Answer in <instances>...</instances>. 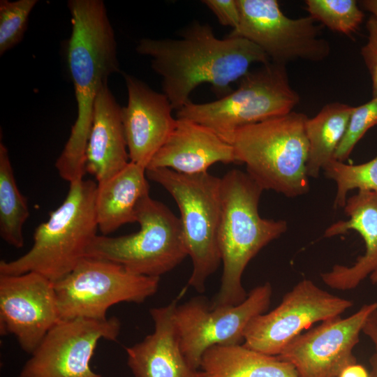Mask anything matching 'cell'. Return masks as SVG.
<instances>
[{
    "instance_id": "cell-1",
    "label": "cell",
    "mask_w": 377,
    "mask_h": 377,
    "mask_svg": "<svg viewBox=\"0 0 377 377\" xmlns=\"http://www.w3.org/2000/svg\"><path fill=\"white\" fill-rule=\"evenodd\" d=\"M136 51L151 58L153 70L163 79V94L173 110L187 104L200 84L209 83L224 96L230 84L243 77L255 63L270 59L256 45L240 36L217 38L212 27L195 22L182 33L181 39H141Z\"/></svg>"
},
{
    "instance_id": "cell-2",
    "label": "cell",
    "mask_w": 377,
    "mask_h": 377,
    "mask_svg": "<svg viewBox=\"0 0 377 377\" xmlns=\"http://www.w3.org/2000/svg\"><path fill=\"white\" fill-rule=\"evenodd\" d=\"M71 34L67 63L77 103V118L55 163L59 176L69 184L83 179L85 151L94 106L109 76L120 71L114 32L101 0H70Z\"/></svg>"
},
{
    "instance_id": "cell-3",
    "label": "cell",
    "mask_w": 377,
    "mask_h": 377,
    "mask_svg": "<svg viewBox=\"0 0 377 377\" xmlns=\"http://www.w3.org/2000/svg\"><path fill=\"white\" fill-rule=\"evenodd\" d=\"M263 191L247 172L239 170H231L221 178L218 245L223 269L212 308L235 306L245 300L248 295L242 283L245 268L262 249L287 230L286 221L260 216Z\"/></svg>"
},
{
    "instance_id": "cell-4",
    "label": "cell",
    "mask_w": 377,
    "mask_h": 377,
    "mask_svg": "<svg viewBox=\"0 0 377 377\" xmlns=\"http://www.w3.org/2000/svg\"><path fill=\"white\" fill-rule=\"evenodd\" d=\"M96 191L91 179L70 184L63 202L35 229L31 249L17 259L1 260L0 274L33 272L55 283L69 274L97 235Z\"/></svg>"
},
{
    "instance_id": "cell-5",
    "label": "cell",
    "mask_w": 377,
    "mask_h": 377,
    "mask_svg": "<svg viewBox=\"0 0 377 377\" xmlns=\"http://www.w3.org/2000/svg\"><path fill=\"white\" fill-rule=\"evenodd\" d=\"M308 118L292 111L240 128L232 136L235 161L245 164L248 175L263 191L288 198L308 193Z\"/></svg>"
},
{
    "instance_id": "cell-6",
    "label": "cell",
    "mask_w": 377,
    "mask_h": 377,
    "mask_svg": "<svg viewBox=\"0 0 377 377\" xmlns=\"http://www.w3.org/2000/svg\"><path fill=\"white\" fill-rule=\"evenodd\" d=\"M146 174L172 196L179 207L184 239L193 264L188 285L203 293L207 279L221 262L218 245L221 178L208 172L184 175L168 168L147 169Z\"/></svg>"
},
{
    "instance_id": "cell-7",
    "label": "cell",
    "mask_w": 377,
    "mask_h": 377,
    "mask_svg": "<svg viewBox=\"0 0 377 377\" xmlns=\"http://www.w3.org/2000/svg\"><path fill=\"white\" fill-rule=\"evenodd\" d=\"M239 80L236 90L220 99L204 103L189 101L177 110V118L207 126L230 143L239 128L288 114L300 102L285 65L269 62L249 71Z\"/></svg>"
},
{
    "instance_id": "cell-8",
    "label": "cell",
    "mask_w": 377,
    "mask_h": 377,
    "mask_svg": "<svg viewBox=\"0 0 377 377\" xmlns=\"http://www.w3.org/2000/svg\"><path fill=\"white\" fill-rule=\"evenodd\" d=\"M136 217L138 232L118 237L96 235L85 257L117 263L138 275L160 278L188 256L180 219L149 194L140 200Z\"/></svg>"
},
{
    "instance_id": "cell-9",
    "label": "cell",
    "mask_w": 377,
    "mask_h": 377,
    "mask_svg": "<svg viewBox=\"0 0 377 377\" xmlns=\"http://www.w3.org/2000/svg\"><path fill=\"white\" fill-rule=\"evenodd\" d=\"M160 278L134 274L117 263L84 257L54 283L61 319L107 318L121 302L142 303L158 290Z\"/></svg>"
},
{
    "instance_id": "cell-10",
    "label": "cell",
    "mask_w": 377,
    "mask_h": 377,
    "mask_svg": "<svg viewBox=\"0 0 377 377\" xmlns=\"http://www.w3.org/2000/svg\"><path fill=\"white\" fill-rule=\"evenodd\" d=\"M272 294V286L267 282L254 288L235 306L212 308L202 297L177 305L173 318L188 364L198 371L202 357L210 347L241 344L247 325L255 316L265 313Z\"/></svg>"
},
{
    "instance_id": "cell-11",
    "label": "cell",
    "mask_w": 377,
    "mask_h": 377,
    "mask_svg": "<svg viewBox=\"0 0 377 377\" xmlns=\"http://www.w3.org/2000/svg\"><path fill=\"white\" fill-rule=\"evenodd\" d=\"M240 21L229 35L240 36L259 47L271 62L286 65L296 60L320 61L330 53L322 27L309 15L290 18L276 0H237Z\"/></svg>"
},
{
    "instance_id": "cell-12",
    "label": "cell",
    "mask_w": 377,
    "mask_h": 377,
    "mask_svg": "<svg viewBox=\"0 0 377 377\" xmlns=\"http://www.w3.org/2000/svg\"><path fill=\"white\" fill-rule=\"evenodd\" d=\"M353 305L351 300L324 290L309 279H303L272 311L251 320L244 331L243 344L277 356L304 330L341 316Z\"/></svg>"
},
{
    "instance_id": "cell-13",
    "label": "cell",
    "mask_w": 377,
    "mask_h": 377,
    "mask_svg": "<svg viewBox=\"0 0 377 377\" xmlns=\"http://www.w3.org/2000/svg\"><path fill=\"white\" fill-rule=\"evenodd\" d=\"M120 320L74 318L60 319L30 354L17 377H101L90 366L101 339L116 341Z\"/></svg>"
},
{
    "instance_id": "cell-14",
    "label": "cell",
    "mask_w": 377,
    "mask_h": 377,
    "mask_svg": "<svg viewBox=\"0 0 377 377\" xmlns=\"http://www.w3.org/2000/svg\"><path fill=\"white\" fill-rule=\"evenodd\" d=\"M376 309L377 302L363 305L347 318L324 320L295 337L277 356L290 363L299 377H338L356 363L353 349L367 318Z\"/></svg>"
},
{
    "instance_id": "cell-15",
    "label": "cell",
    "mask_w": 377,
    "mask_h": 377,
    "mask_svg": "<svg viewBox=\"0 0 377 377\" xmlns=\"http://www.w3.org/2000/svg\"><path fill=\"white\" fill-rule=\"evenodd\" d=\"M61 319L54 283L36 272L0 274V333L31 354Z\"/></svg>"
},
{
    "instance_id": "cell-16",
    "label": "cell",
    "mask_w": 377,
    "mask_h": 377,
    "mask_svg": "<svg viewBox=\"0 0 377 377\" xmlns=\"http://www.w3.org/2000/svg\"><path fill=\"white\" fill-rule=\"evenodd\" d=\"M124 79L128 103L121 108V117L129 159L147 170L175 128L177 119L163 93L132 75L124 74Z\"/></svg>"
},
{
    "instance_id": "cell-17",
    "label": "cell",
    "mask_w": 377,
    "mask_h": 377,
    "mask_svg": "<svg viewBox=\"0 0 377 377\" xmlns=\"http://www.w3.org/2000/svg\"><path fill=\"white\" fill-rule=\"evenodd\" d=\"M233 147L210 128L195 121L177 119L170 135L147 169L168 168L184 175L207 172L216 163H235Z\"/></svg>"
},
{
    "instance_id": "cell-18",
    "label": "cell",
    "mask_w": 377,
    "mask_h": 377,
    "mask_svg": "<svg viewBox=\"0 0 377 377\" xmlns=\"http://www.w3.org/2000/svg\"><path fill=\"white\" fill-rule=\"evenodd\" d=\"M343 208L349 219L332 223L325 230L324 237H332L355 230L364 242L365 252L352 266L336 265L320 276L327 286L348 290L354 289L377 272V193L358 191L347 199Z\"/></svg>"
},
{
    "instance_id": "cell-19",
    "label": "cell",
    "mask_w": 377,
    "mask_h": 377,
    "mask_svg": "<svg viewBox=\"0 0 377 377\" xmlns=\"http://www.w3.org/2000/svg\"><path fill=\"white\" fill-rule=\"evenodd\" d=\"M177 305L175 300L151 309L153 332L125 348L134 377H198V371L188 364L180 347L173 318Z\"/></svg>"
},
{
    "instance_id": "cell-20",
    "label": "cell",
    "mask_w": 377,
    "mask_h": 377,
    "mask_svg": "<svg viewBox=\"0 0 377 377\" xmlns=\"http://www.w3.org/2000/svg\"><path fill=\"white\" fill-rule=\"evenodd\" d=\"M121 108L104 84L96 98L85 151V170L97 184L108 180L130 162Z\"/></svg>"
},
{
    "instance_id": "cell-21",
    "label": "cell",
    "mask_w": 377,
    "mask_h": 377,
    "mask_svg": "<svg viewBox=\"0 0 377 377\" xmlns=\"http://www.w3.org/2000/svg\"><path fill=\"white\" fill-rule=\"evenodd\" d=\"M148 194L146 169L131 161L108 180L97 184L95 209L102 235H108L125 224L137 222V206Z\"/></svg>"
},
{
    "instance_id": "cell-22",
    "label": "cell",
    "mask_w": 377,
    "mask_h": 377,
    "mask_svg": "<svg viewBox=\"0 0 377 377\" xmlns=\"http://www.w3.org/2000/svg\"><path fill=\"white\" fill-rule=\"evenodd\" d=\"M198 377H299L295 367L278 356L244 344L216 345L203 354Z\"/></svg>"
},
{
    "instance_id": "cell-23",
    "label": "cell",
    "mask_w": 377,
    "mask_h": 377,
    "mask_svg": "<svg viewBox=\"0 0 377 377\" xmlns=\"http://www.w3.org/2000/svg\"><path fill=\"white\" fill-rule=\"evenodd\" d=\"M353 109V106L346 103L333 102L323 106L313 117L307 119L305 128L309 142V177H318L320 170L334 158Z\"/></svg>"
},
{
    "instance_id": "cell-24",
    "label": "cell",
    "mask_w": 377,
    "mask_h": 377,
    "mask_svg": "<svg viewBox=\"0 0 377 377\" xmlns=\"http://www.w3.org/2000/svg\"><path fill=\"white\" fill-rule=\"evenodd\" d=\"M29 216L27 198L20 191L8 149L0 143V235L8 244L24 246L23 226Z\"/></svg>"
},
{
    "instance_id": "cell-25",
    "label": "cell",
    "mask_w": 377,
    "mask_h": 377,
    "mask_svg": "<svg viewBox=\"0 0 377 377\" xmlns=\"http://www.w3.org/2000/svg\"><path fill=\"white\" fill-rule=\"evenodd\" d=\"M327 178L337 184L334 207H343L348 193L354 189L377 193V156L357 165L346 164L334 158L323 168Z\"/></svg>"
},
{
    "instance_id": "cell-26",
    "label": "cell",
    "mask_w": 377,
    "mask_h": 377,
    "mask_svg": "<svg viewBox=\"0 0 377 377\" xmlns=\"http://www.w3.org/2000/svg\"><path fill=\"white\" fill-rule=\"evenodd\" d=\"M305 4L315 21L346 36L356 32L364 17L355 0H306Z\"/></svg>"
},
{
    "instance_id": "cell-27",
    "label": "cell",
    "mask_w": 377,
    "mask_h": 377,
    "mask_svg": "<svg viewBox=\"0 0 377 377\" xmlns=\"http://www.w3.org/2000/svg\"><path fill=\"white\" fill-rule=\"evenodd\" d=\"M37 0L0 1V55L18 44Z\"/></svg>"
},
{
    "instance_id": "cell-28",
    "label": "cell",
    "mask_w": 377,
    "mask_h": 377,
    "mask_svg": "<svg viewBox=\"0 0 377 377\" xmlns=\"http://www.w3.org/2000/svg\"><path fill=\"white\" fill-rule=\"evenodd\" d=\"M376 125L377 96H375L361 105L353 107L346 133L335 151L334 158L344 162L365 133Z\"/></svg>"
},
{
    "instance_id": "cell-29",
    "label": "cell",
    "mask_w": 377,
    "mask_h": 377,
    "mask_svg": "<svg viewBox=\"0 0 377 377\" xmlns=\"http://www.w3.org/2000/svg\"><path fill=\"white\" fill-rule=\"evenodd\" d=\"M367 43L360 54L371 80L372 96H377V18L371 15L366 23Z\"/></svg>"
},
{
    "instance_id": "cell-30",
    "label": "cell",
    "mask_w": 377,
    "mask_h": 377,
    "mask_svg": "<svg viewBox=\"0 0 377 377\" xmlns=\"http://www.w3.org/2000/svg\"><path fill=\"white\" fill-rule=\"evenodd\" d=\"M202 3L214 14L219 23L232 30L237 29L240 13L237 0H204Z\"/></svg>"
},
{
    "instance_id": "cell-31",
    "label": "cell",
    "mask_w": 377,
    "mask_h": 377,
    "mask_svg": "<svg viewBox=\"0 0 377 377\" xmlns=\"http://www.w3.org/2000/svg\"><path fill=\"white\" fill-rule=\"evenodd\" d=\"M362 332L370 339L374 346L375 351L370 358L371 370L369 376L377 377V309L367 318Z\"/></svg>"
},
{
    "instance_id": "cell-32",
    "label": "cell",
    "mask_w": 377,
    "mask_h": 377,
    "mask_svg": "<svg viewBox=\"0 0 377 377\" xmlns=\"http://www.w3.org/2000/svg\"><path fill=\"white\" fill-rule=\"evenodd\" d=\"M338 377H370L366 369L357 363L344 368Z\"/></svg>"
},
{
    "instance_id": "cell-33",
    "label": "cell",
    "mask_w": 377,
    "mask_h": 377,
    "mask_svg": "<svg viewBox=\"0 0 377 377\" xmlns=\"http://www.w3.org/2000/svg\"><path fill=\"white\" fill-rule=\"evenodd\" d=\"M362 8L377 18V0H363L360 1Z\"/></svg>"
},
{
    "instance_id": "cell-34",
    "label": "cell",
    "mask_w": 377,
    "mask_h": 377,
    "mask_svg": "<svg viewBox=\"0 0 377 377\" xmlns=\"http://www.w3.org/2000/svg\"><path fill=\"white\" fill-rule=\"evenodd\" d=\"M370 278H371V280L372 281L373 283H377V272H376L375 273L372 274L371 276H370Z\"/></svg>"
}]
</instances>
